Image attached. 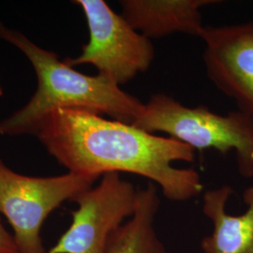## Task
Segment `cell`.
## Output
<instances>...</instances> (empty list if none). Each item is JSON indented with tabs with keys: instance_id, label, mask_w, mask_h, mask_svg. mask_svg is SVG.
<instances>
[{
	"instance_id": "obj_1",
	"label": "cell",
	"mask_w": 253,
	"mask_h": 253,
	"mask_svg": "<svg viewBox=\"0 0 253 253\" xmlns=\"http://www.w3.org/2000/svg\"><path fill=\"white\" fill-rule=\"evenodd\" d=\"M33 135L70 172L97 178L112 172L132 173L159 186L173 202L190 201L204 189L198 172L172 166L175 162L192 163L195 150L133 124L88 111L57 109L38 124Z\"/></svg>"
},
{
	"instance_id": "obj_2",
	"label": "cell",
	"mask_w": 253,
	"mask_h": 253,
	"mask_svg": "<svg viewBox=\"0 0 253 253\" xmlns=\"http://www.w3.org/2000/svg\"><path fill=\"white\" fill-rule=\"evenodd\" d=\"M0 39L26 55L37 76V89L22 108L0 121V135L33 134L38 124L57 109H77L133 124L145 102L108 78L76 71L57 54L37 45L0 21Z\"/></svg>"
},
{
	"instance_id": "obj_3",
	"label": "cell",
	"mask_w": 253,
	"mask_h": 253,
	"mask_svg": "<svg viewBox=\"0 0 253 253\" xmlns=\"http://www.w3.org/2000/svg\"><path fill=\"white\" fill-rule=\"evenodd\" d=\"M134 126L149 133L163 132L193 150H235L240 174L253 176V122L237 111L218 115L206 106L190 107L167 94H155L145 102Z\"/></svg>"
},
{
	"instance_id": "obj_4",
	"label": "cell",
	"mask_w": 253,
	"mask_h": 253,
	"mask_svg": "<svg viewBox=\"0 0 253 253\" xmlns=\"http://www.w3.org/2000/svg\"><path fill=\"white\" fill-rule=\"evenodd\" d=\"M98 179L70 172L28 176L12 171L0 160V213L12 228L18 253H46L41 236L46 218Z\"/></svg>"
},
{
	"instance_id": "obj_5",
	"label": "cell",
	"mask_w": 253,
	"mask_h": 253,
	"mask_svg": "<svg viewBox=\"0 0 253 253\" xmlns=\"http://www.w3.org/2000/svg\"><path fill=\"white\" fill-rule=\"evenodd\" d=\"M81 8L89 38L76 57L64 61L71 67L91 65L98 74L119 86L149 70L155 58L150 39L136 31L103 0H75Z\"/></svg>"
},
{
	"instance_id": "obj_6",
	"label": "cell",
	"mask_w": 253,
	"mask_h": 253,
	"mask_svg": "<svg viewBox=\"0 0 253 253\" xmlns=\"http://www.w3.org/2000/svg\"><path fill=\"white\" fill-rule=\"evenodd\" d=\"M137 191L119 173L103 174L97 186L73 198L72 223L46 253H106L111 236L133 215Z\"/></svg>"
},
{
	"instance_id": "obj_7",
	"label": "cell",
	"mask_w": 253,
	"mask_h": 253,
	"mask_svg": "<svg viewBox=\"0 0 253 253\" xmlns=\"http://www.w3.org/2000/svg\"><path fill=\"white\" fill-rule=\"evenodd\" d=\"M203 60L209 81L253 122V20L205 26Z\"/></svg>"
},
{
	"instance_id": "obj_8",
	"label": "cell",
	"mask_w": 253,
	"mask_h": 253,
	"mask_svg": "<svg viewBox=\"0 0 253 253\" xmlns=\"http://www.w3.org/2000/svg\"><path fill=\"white\" fill-rule=\"evenodd\" d=\"M217 0H122L121 15L152 40L183 33L200 37L204 28L201 9Z\"/></svg>"
},
{
	"instance_id": "obj_9",
	"label": "cell",
	"mask_w": 253,
	"mask_h": 253,
	"mask_svg": "<svg viewBox=\"0 0 253 253\" xmlns=\"http://www.w3.org/2000/svg\"><path fill=\"white\" fill-rule=\"evenodd\" d=\"M233 192L225 185L204 193L203 212L214 226L212 234L202 239L204 253H253V186L245 190L247 210L238 216L226 211Z\"/></svg>"
},
{
	"instance_id": "obj_10",
	"label": "cell",
	"mask_w": 253,
	"mask_h": 253,
	"mask_svg": "<svg viewBox=\"0 0 253 253\" xmlns=\"http://www.w3.org/2000/svg\"><path fill=\"white\" fill-rule=\"evenodd\" d=\"M159 208L155 184L138 190L133 215L111 236L105 253H169L155 229Z\"/></svg>"
},
{
	"instance_id": "obj_11",
	"label": "cell",
	"mask_w": 253,
	"mask_h": 253,
	"mask_svg": "<svg viewBox=\"0 0 253 253\" xmlns=\"http://www.w3.org/2000/svg\"><path fill=\"white\" fill-rule=\"evenodd\" d=\"M0 253H19L13 235L9 234L0 218Z\"/></svg>"
},
{
	"instance_id": "obj_12",
	"label": "cell",
	"mask_w": 253,
	"mask_h": 253,
	"mask_svg": "<svg viewBox=\"0 0 253 253\" xmlns=\"http://www.w3.org/2000/svg\"><path fill=\"white\" fill-rule=\"evenodd\" d=\"M3 88H2V84H1V82H0V97L3 96Z\"/></svg>"
}]
</instances>
